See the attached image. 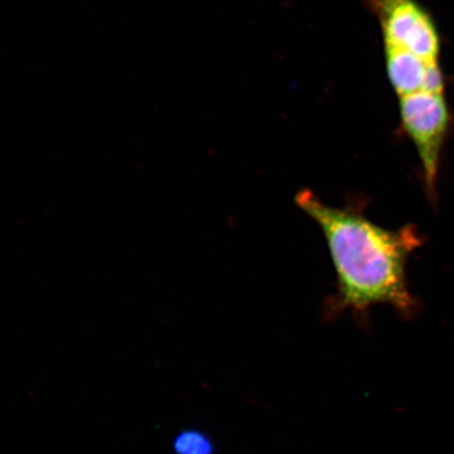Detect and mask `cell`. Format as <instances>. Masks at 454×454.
Segmentation results:
<instances>
[{
  "label": "cell",
  "instance_id": "1",
  "mask_svg": "<svg viewBox=\"0 0 454 454\" xmlns=\"http://www.w3.org/2000/svg\"><path fill=\"white\" fill-rule=\"evenodd\" d=\"M296 203L319 225L337 274L333 310L366 314L376 305H388L410 316L417 303L408 289L406 265L421 246L416 227L387 230L365 217L355 204L333 207L314 192H298Z\"/></svg>",
  "mask_w": 454,
  "mask_h": 454
},
{
  "label": "cell",
  "instance_id": "2",
  "mask_svg": "<svg viewBox=\"0 0 454 454\" xmlns=\"http://www.w3.org/2000/svg\"><path fill=\"white\" fill-rule=\"evenodd\" d=\"M399 105L403 129L417 147L426 186L430 196H434L441 151L448 128L445 99L442 94L421 90L401 98Z\"/></svg>",
  "mask_w": 454,
  "mask_h": 454
},
{
  "label": "cell",
  "instance_id": "3",
  "mask_svg": "<svg viewBox=\"0 0 454 454\" xmlns=\"http://www.w3.org/2000/svg\"><path fill=\"white\" fill-rule=\"evenodd\" d=\"M369 8L378 17L384 45L410 51L426 61H438V31L416 0H369Z\"/></svg>",
  "mask_w": 454,
  "mask_h": 454
},
{
  "label": "cell",
  "instance_id": "4",
  "mask_svg": "<svg viewBox=\"0 0 454 454\" xmlns=\"http://www.w3.org/2000/svg\"><path fill=\"white\" fill-rule=\"evenodd\" d=\"M386 71L399 98L424 90L430 64L410 51L384 45Z\"/></svg>",
  "mask_w": 454,
  "mask_h": 454
},
{
  "label": "cell",
  "instance_id": "5",
  "mask_svg": "<svg viewBox=\"0 0 454 454\" xmlns=\"http://www.w3.org/2000/svg\"><path fill=\"white\" fill-rule=\"evenodd\" d=\"M173 450L175 454H214L215 445L203 431L184 429L175 436Z\"/></svg>",
  "mask_w": 454,
  "mask_h": 454
}]
</instances>
